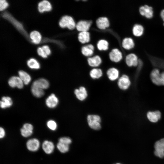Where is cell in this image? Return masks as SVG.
<instances>
[{
	"mask_svg": "<svg viewBox=\"0 0 164 164\" xmlns=\"http://www.w3.org/2000/svg\"><path fill=\"white\" fill-rule=\"evenodd\" d=\"M2 16L10 22L14 27L30 42H32L29 35L22 24L16 19L9 12L5 11L2 13Z\"/></svg>",
	"mask_w": 164,
	"mask_h": 164,
	"instance_id": "6da1fadb",
	"label": "cell"
},
{
	"mask_svg": "<svg viewBox=\"0 0 164 164\" xmlns=\"http://www.w3.org/2000/svg\"><path fill=\"white\" fill-rule=\"evenodd\" d=\"M87 123L89 126L95 130L101 128V119L100 117L97 114H89L87 117Z\"/></svg>",
	"mask_w": 164,
	"mask_h": 164,
	"instance_id": "7a4b0ae2",
	"label": "cell"
},
{
	"mask_svg": "<svg viewBox=\"0 0 164 164\" xmlns=\"http://www.w3.org/2000/svg\"><path fill=\"white\" fill-rule=\"evenodd\" d=\"M59 25L62 28L67 27L70 30L74 29L76 26V24L73 18L67 15H64L61 18Z\"/></svg>",
	"mask_w": 164,
	"mask_h": 164,
	"instance_id": "3957f363",
	"label": "cell"
},
{
	"mask_svg": "<svg viewBox=\"0 0 164 164\" xmlns=\"http://www.w3.org/2000/svg\"><path fill=\"white\" fill-rule=\"evenodd\" d=\"M117 84L121 90L125 91L130 87L131 84V81L128 75L124 74L118 79Z\"/></svg>",
	"mask_w": 164,
	"mask_h": 164,
	"instance_id": "277c9868",
	"label": "cell"
},
{
	"mask_svg": "<svg viewBox=\"0 0 164 164\" xmlns=\"http://www.w3.org/2000/svg\"><path fill=\"white\" fill-rule=\"evenodd\" d=\"M139 12L141 15L147 18L150 19L153 17V8L148 5H144L140 6L139 8Z\"/></svg>",
	"mask_w": 164,
	"mask_h": 164,
	"instance_id": "5b68a950",
	"label": "cell"
},
{
	"mask_svg": "<svg viewBox=\"0 0 164 164\" xmlns=\"http://www.w3.org/2000/svg\"><path fill=\"white\" fill-rule=\"evenodd\" d=\"M155 155L160 158L164 157V138L156 141L154 145Z\"/></svg>",
	"mask_w": 164,
	"mask_h": 164,
	"instance_id": "8992f818",
	"label": "cell"
},
{
	"mask_svg": "<svg viewBox=\"0 0 164 164\" xmlns=\"http://www.w3.org/2000/svg\"><path fill=\"white\" fill-rule=\"evenodd\" d=\"M125 62L127 66L130 67H136L139 63L138 57L134 53H131L127 55Z\"/></svg>",
	"mask_w": 164,
	"mask_h": 164,
	"instance_id": "52a82bcc",
	"label": "cell"
},
{
	"mask_svg": "<svg viewBox=\"0 0 164 164\" xmlns=\"http://www.w3.org/2000/svg\"><path fill=\"white\" fill-rule=\"evenodd\" d=\"M147 119L150 122L155 123L158 121L161 118L162 113L159 110L148 111L146 114Z\"/></svg>",
	"mask_w": 164,
	"mask_h": 164,
	"instance_id": "ba28073f",
	"label": "cell"
},
{
	"mask_svg": "<svg viewBox=\"0 0 164 164\" xmlns=\"http://www.w3.org/2000/svg\"><path fill=\"white\" fill-rule=\"evenodd\" d=\"M161 73L160 70L157 68L153 69L151 72L150 75V80L155 85L161 86Z\"/></svg>",
	"mask_w": 164,
	"mask_h": 164,
	"instance_id": "9c48e42d",
	"label": "cell"
},
{
	"mask_svg": "<svg viewBox=\"0 0 164 164\" xmlns=\"http://www.w3.org/2000/svg\"><path fill=\"white\" fill-rule=\"evenodd\" d=\"M109 57L111 61L115 63H118L122 60L123 54L122 52L118 48L112 50L109 53Z\"/></svg>",
	"mask_w": 164,
	"mask_h": 164,
	"instance_id": "30bf717a",
	"label": "cell"
},
{
	"mask_svg": "<svg viewBox=\"0 0 164 164\" xmlns=\"http://www.w3.org/2000/svg\"><path fill=\"white\" fill-rule=\"evenodd\" d=\"M92 24V21L82 20L78 21L76 24V28L80 32H87Z\"/></svg>",
	"mask_w": 164,
	"mask_h": 164,
	"instance_id": "8fae6325",
	"label": "cell"
},
{
	"mask_svg": "<svg viewBox=\"0 0 164 164\" xmlns=\"http://www.w3.org/2000/svg\"><path fill=\"white\" fill-rule=\"evenodd\" d=\"M74 94L76 98L81 101L85 100L88 96L87 91L86 88L83 86L76 89L74 91Z\"/></svg>",
	"mask_w": 164,
	"mask_h": 164,
	"instance_id": "7c38bea8",
	"label": "cell"
},
{
	"mask_svg": "<svg viewBox=\"0 0 164 164\" xmlns=\"http://www.w3.org/2000/svg\"><path fill=\"white\" fill-rule=\"evenodd\" d=\"M8 84L11 87H17L19 89L23 87L24 83L19 77L12 76L9 80Z\"/></svg>",
	"mask_w": 164,
	"mask_h": 164,
	"instance_id": "4fadbf2b",
	"label": "cell"
},
{
	"mask_svg": "<svg viewBox=\"0 0 164 164\" xmlns=\"http://www.w3.org/2000/svg\"><path fill=\"white\" fill-rule=\"evenodd\" d=\"M96 24L99 29H104L109 26L110 23L109 20L107 17H101L97 19Z\"/></svg>",
	"mask_w": 164,
	"mask_h": 164,
	"instance_id": "5bb4252c",
	"label": "cell"
},
{
	"mask_svg": "<svg viewBox=\"0 0 164 164\" xmlns=\"http://www.w3.org/2000/svg\"><path fill=\"white\" fill-rule=\"evenodd\" d=\"M107 75L108 78L111 81H114L119 78V72L116 68L111 67L107 71Z\"/></svg>",
	"mask_w": 164,
	"mask_h": 164,
	"instance_id": "9a60e30c",
	"label": "cell"
},
{
	"mask_svg": "<svg viewBox=\"0 0 164 164\" xmlns=\"http://www.w3.org/2000/svg\"><path fill=\"white\" fill-rule=\"evenodd\" d=\"M39 142L36 138H32L28 141L26 146L29 151L34 152L37 151L39 146Z\"/></svg>",
	"mask_w": 164,
	"mask_h": 164,
	"instance_id": "2e32d148",
	"label": "cell"
},
{
	"mask_svg": "<svg viewBox=\"0 0 164 164\" xmlns=\"http://www.w3.org/2000/svg\"><path fill=\"white\" fill-rule=\"evenodd\" d=\"M58 102V99L57 97L54 94H52L46 99V103L49 108H53L57 105Z\"/></svg>",
	"mask_w": 164,
	"mask_h": 164,
	"instance_id": "e0dca14e",
	"label": "cell"
},
{
	"mask_svg": "<svg viewBox=\"0 0 164 164\" xmlns=\"http://www.w3.org/2000/svg\"><path fill=\"white\" fill-rule=\"evenodd\" d=\"M32 86L44 90L49 87V84L46 80L44 78H40L35 81L33 83Z\"/></svg>",
	"mask_w": 164,
	"mask_h": 164,
	"instance_id": "ac0fdd59",
	"label": "cell"
},
{
	"mask_svg": "<svg viewBox=\"0 0 164 164\" xmlns=\"http://www.w3.org/2000/svg\"><path fill=\"white\" fill-rule=\"evenodd\" d=\"M33 129V126L31 124L29 123L25 124L20 129L21 134L24 137H29L32 134Z\"/></svg>",
	"mask_w": 164,
	"mask_h": 164,
	"instance_id": "d6986e66",
	"label": "cell"
},
{
	"mask_svg": "<svg viewBox=\"0 0 164 164\" xmlns=\"http://www.w3.org/2000/svg\"><path fill=\"white\" fill-rule=\"evenodd\" d=\"M87 61L89 66L94 67H98L102 63L101 58L97 55L88 58Z\"/></svg>",
	"mask_w": 164,
	"mask_h": 164,
	"instance_id": "ffe728a7",
	"label": "cell"
},
{
	"mask_svg": "<svg viewBox=\"0 0 164 164\" xmlns=\"http://www.w3.org/2000/svg\"><path fill=\"white\" fill-rule=\"evenodd\" d=\"M121 44L122 47L126 50H130L132 49L135 45L133 39L131 37H126L124 38Z\"/></svg>",
	"mask_w": 164,
	"mask_h": 164,
	"instance_id": "44dd1931",
	"label": "cell"
},
{
	"mask_svg": "<svg viewBox=\"0 0 164 164\" xmlns=\"http://www.w3.org/2000/svg\"><path fill=\"white\" fill-rule=\"evenodd\" d=\"M51 9V5L50 3L47 0H43L38 4V9L40 12L42 13L45 11H50Z\"/></svg>",
	"mask_w": 164,
	"mask_h": 164,
	"instance_id": "7402d4cb",
	"label": "cell"
},
{
	"mask_svg": "<svg viewBox=\"0 0 164 164\" xmlns=\"http://www.w3.org/2000/svg\"><path fill=\"white\" fill-rule=\"evenodd\" d=\"M144 28L141 24L136 23L135 24L132 28V32L133 35L136 37L142 36L144 32Z\"/></svg>",
	"mask_w": 164,
	"mask_h": 164,
	"instance_id": "603a6c76",
	"label": "cell"
},
{
	"mask_svg": "<svg viewBox=\"0 0 164 164\" xmlns=\"http://www.w3.org/2000/svg\"><path fill=\"white\" fill-rule=\"evenodd\" d=\"M94 49V46L92 44H88L82 47L81 52L84 56H91L93 54Z\"/></svg>",
	"mask_w": 164,
	"mask_h": 164,
	"instance_id": "cb8c5ba5",
	"label": "cell"
},
{
	"mask_svg": "<svg viewBox=\"0 0 164 164\" xmlns=\"http://www.w3.org/2000/svg\"><path fill=\"white\" fill-rule=\"evenodd\" d=\"M79 41L81 43H87L90 41V34L89 32H80L78 36Z\"/></svg>",
	"mask_w": 164,
	"mask_h": 164,
	"instance_id": "d4e9b609",
	"label": "cell"
},
{
	"mask_svg": "<svg viewBox=\"0 0 164 164\" xmlns=\"http://www.w3.org/2000/svg\"><path fill=\"white\" fill-rule=\"evenodd\" d=\"M42 148L46 153L50 154L53 152L54 146L53 143L51 142L46 140L43 143Z\"/></svg>",
	"mask_w": 164,
	"mask_h": 164,
	"instance_id": "484cf974",
	"label": "cell"
},
{
	"mask_svg": "<svg viewBox=\"0 0 164 164\" xmlns=\"http://www.w3.org/2000/svg\"><path fill=\"white\" fill-rule=\"evenodd\" d=\"M29 37L32 43L38 44L41 40V36L39 32L36 31L32 32L30 34Z\"/></svg>",
	"mask_w": 164,
	"mask_h": 164,
	"instance_id": "4316f807",
	"label": "cell"
},
{
	"mask_svg": "<svg viewBox=\"0 0 164 164\" xmlns=\"http://www.w3.org/2000/svg\"><path fill=\"white\" fill-rule=\"evenodd\" d=\"M89 74L91 77L92 79H98L102 76L103 72L101 69L94 68L91 70Z\"/></svg>",
	"mask_w": 164,
	"mask_h": 164,
	"instance_id": "83f0119b",
	"label": "cell"
},
{
	"mask_svg": "<svg viewBox=\"0 0 164 164\" xmlns=\"http://www.w3.org/2000/svg\"><path fill=\"white\" fill-rule=\"evenodd\" d=\"M18 73L19 77L24 84L27 85L30 83L31 79V77L27 72L23 70H20L19 71Z\"/></svg>",
	"mask_w": 164,
	"mask_h": 164,
	"instance_id": "f1b7e54d",
	"label": "cell"
},
{
	"mask_svg": "<svg viewBox=\"0 0 164 164\" xmlns=\"http://www.w3.org/2000/svg\"><path fill=\"white\" fill-rule=\"evenodd\" d=\"M0 107L2 108H5L11 106L12 104V99L9 97H3L0 102Z\"/></svg>",
	"mask_w": 164,
	"mask_h": 164,
	"instance_id": "f546056e",
	"label": "cell"
},
{
	"mask_svg": "<svg viewBox=\"0 0 164 164\" xmlns=\"http://www.w3.org/2000/svg\"><path fill=\"white\" fill-rule=\"evenodd\" d=\"M109 43L106 40L101 39L99 40L97 44V49L100 50H106L108 48Z\"/></svg>",
	"mask_w": 164,
	"mask_h": 164,
	"instance_id": "4dcf8cb0",
	"label": "cell"
},
{
	"mask_svg": "<svg viewBox=\"0 0 164 164\" xmlns=\"http://www.w3.org/2000/svg\"><path fill=\"white\" fill-rule=\"evenodd\" d=\"M31 91L33 95L37 97H41L44 94L43 90L32 86L31 87Z\"/></svg>",
	"mask_w": 164,
	"mask_h": 164,
	"instance_id": "1f68e13d",
	"label": "cell"
},
{
	"mask_svg": "<svg viewBox=\"0 0 164 164\" xmlns=\"http://www.w3.org/2000/svg\"><path fill=\"white\" fill-rule=\"evenodd\" d=\"M27 65L30 68L38 69L40 68L39 63L35 59L31 58L27 61Z\"/></svg>",
	"mask_w": 164,
	"mask_h": 164,
	"instance_id": "d6a6232c",
	"label": "cell"
},
{
	"mask_svg": "<svg viewBox=\"0 0 164 164\" xmlns=\"http://www.w3.org/2000/svg\"><path fill=\"white\" fill-rule=\"evenodd\" d=\"M57 147L60 151L63 153L67 152L69 149V145L59 142L57 144Z\"/></svg>",
	"mask_w": 164,
	"mask_h": 164,
	"instance_id": "836d02e7",
	"label": "cell"
},
{
	"mask_svg": "<svg viewBox=\"0 0 164 164\" xmlns=\"http://www.w3.org/2000/svg\"><path fill=\"white\" fill-rule=\"evenodd\" d=\"M48 127L52 130H55L57 128L56 123L54 121L50 120L48 121L47 123Z\"/></svg>",
	"mask_w": 164,
	"mask_h": 164,
	"instance_id": "e575fe53",
	"label": "cell"
},
{
	"mask_svg": "<svg viewBox=\"0 0 164 164\" xmlns=\"http://www.w3.org/2000/svg\"><path fill=\"white\" fill-rule=\"evenodd\" d=\"M59 142L69 145L71 143L72 141L71 139L68 137H62L59 139Z\"/></svg>",
	"mask_w": 164,
	"mask_h": 164,
	"instance_id": "d590c367",
	"label": "cell"
},
{
	"mask_svg": "<svg viewBox=\"0 0 164 164\" xmlns=\"http://www.w3.org/2000/svg\"><path fill=\"white\" fill-rule=\"evenodd\" d=\"M9 5L8 3L5 0L0 1V10L3 11L6 9Z\"/></svg>",
	"mask_w": 164,
	"mask_h": 164,
	"instance_id": "8d00e7d4",
	"label": "cell"
},
{
	"mask_svg": "<svg viewBox=\"0 0 164 164\" xmlns=\"http://www.w3.org/2000/svg\"><path fill=\"white\" fill-rule=\"evenodd\" d=\"M37 52L39 55L43 58H46L48 56L45 52L42 47H39L37 49Z\"/></svg>",
	"mask_w": 164,
	"mask_h": 164,
	"instance_id": "74e56055",
	"label": "cell"
},
{
	"mask_svg": "<svg viewBox=\"0 0 164 164\" xmlns=\"http://www.w3.org/2000/svg\"><path fill=\"white\" fill-rule=\"evenodd\" d=\"M42 47L47 56L51 54V50L48 46L45 45L43 46Z\"/></svg>",
	"mask_w": 164,
	"mask_h": 164,
	"instance_id": "f35d334b",
	"label": "cell"
},
{
	"mask_svg": "<svg viewBox=\"0 0 164 164\" xmlns=\"http://www.w3.org/2000/svg\"><path fill=\"white\" fill-rule=\"evenodd\" d=\"M160 84L161 86H164V71L161 73Z\"/></svg>",
	"mask_w": 164,
	"mask_h": 164,
	"instance_id": "ab89813d",
	"label": "cell"
},
{
	"mask_svg": "<svg viewBox=\"0 0 164 164\" xmlns=\"http://www.w3.org/2000/svg\"><path fill=\"white\" fill-rule=\"evenodd\" d=\"M5 132L4 129L2 127L0 128V138H3L5 136Z\"/></svg>",
	"mask_w": 164,
	"mask_h": 164,
	"instance_id": "60d3db41",
	"label": "cell"
},
{
	"mask_svg": "<svg viewBox=\"0 0 164 164\" xmlns=\"http://www.w3.org/2000/svg\"><path fill=\"white\" fill-rule=\"evenodd\" d=\"M160 16L163 21V25L164 26V9H162L160 12Z\"/></svg>",
	"mask_w": 164,
	"mask_h": 164,
	"instance_id": "b9f144b4",
	"label": "cell"
},
{
	"mask_svg": "<svg viewBox=\"0 0 164 164\" xmlns=\"http://www.w3.org/2000/svg\"><path fill=\"white\" fill-rule=\"evenodd\" d=\"M116 164H120V163H117Z\"/></svg>",
	"mask_w": 164,
	"mask_h": 164,
	"instance_id": "7bdbcfd3",
	"label": "cell"
}]
</instances>
